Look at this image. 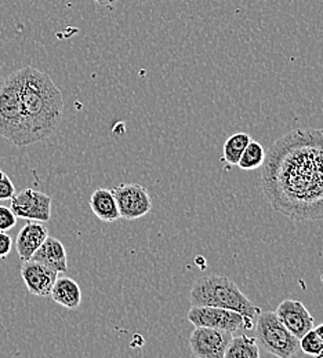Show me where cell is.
<instances>
[{
  "label": "cell",
  "mask_w": 323,
  "mask_h": 358,
  "mask_svg": "<svg viewBox=\"0 0 323 358\" xmlns=\"http://www.w3.org/2000/svg\"><path fill=\"white\" fill-rule=\"evenodd\" d=\"M261 189L282 215L301 221L323 220V130L296 129L266 153Z\"/></svg>",
  "instance_id": "obj_1"
},
{
  "label": "cell",
  "mask_w": 323,
  "mask_h": 358,
  "mask_svg": "<svg viewBox=\"0 0 323 358\" xmlns=\"http://www.w3.org/2000/svg\"><path fill=\"white\" fill-rule=\"evenodd\" d=\"M25 124L27 142L34 145L54 134L62 120L64 99L51 78L32 66L13 72Z\"/></svg>",
  "instance_id": "obj_2"
},
{
  "label": "cell",
  "mask_w": 323,
  "mask_h": 358,
  "mask_svg": "<svg viewBox=\"0 0 323 358\" xmlns=\"http://www.w3.org/2000/svg\"><path fill=\"white\" fill-rule=\"evenodd\" d=\"M192 306H213L235 310L247 320L254 321L260 309L239 289L228 277L210 274L200 277L191 288Z\"/></svg>",
  "instance_id": "obj_3"
},
{
  "label": "cell",
  "mask_w": 323,
  "mask_h": 358,
  "mask_svg": "<svg viewBox=\"0 0 323 358\" xmlns=\"http://www.w3.org/2000/svg\"><path fill=\"white\" fill-rule=\"evenodd\" d=\"M0 136L14 146H28L14 73L0 83Z\"/></svg>",
  "instance_id": "obj_4"
},
{
  "label": "cell",
  "mask_w": 323,
  "mask_h": 358,
  "mask_svg": "<svg viewBox=\"0 0 323 358\" xmlns=\"http://www.w3.org/2000/svg\"><path fill=\"white\" fill-rule=\"evenodd\" d=\"M256 336L267 353L275 357H296L300 352V339L283 325L275 312H267L259 315L256 324Z\"/></svg>",
  "instance_id": "obj_5"
},
{
  "label": "cell",
  "mask_w": 323,
  "mask_h": 358,
  "mask_svg": "<svg viewBox=\"0 0 323 358\" xmlns=\"http://www.w3.org/2000/svg\"><path fill=\"white\" fill-rule=\"evenodd\" d=\"M188 320L195 327H209L231 334L239 329H252L254 325V321L235 310L213 306H192L188 312Z\"/></svg>",
  "instance_id": "obj_6"
},
{
  "label": "cell",
  "mask_w": 323,
  "mask_h": 358,
  "mask_svg": "<svg viewBox=\"0 0 323 358\" xmlns=\"http://www.w3.org/2000/svg\"><path fill=\"white\" fill-rule=\"evenodd\" d=\"M121 218L135 221L152 210V200L145 186L139 183H121L112 189Z\"/></svg>",
  "instance_id": "obj_7"
},
{
  "label": "cell",
  "mask_w": 323,
  "mask_h": 358,
  "mask_svg": "<svg viewBox=\"0 0 323 358\" xmlns=\"http://www.w3.org/2000/svg\"><path fill=\"white\" fill-rule=\"evenodd\" d=\"M51 197L34 189H25L15 192L10 199V208L17 218L36 221V222H48L51 218Z\"/></svg>",
  "instance_id": "obj_8"
},
{
  "label": "cell",
  "mask_w": 323,
  "mask_h": 358,
  "mask_svg": "<svg viewBox=\"0 0 323 358\" xmlns=\"http://www.w3.org/2000/svg\"><path fill=\"white\" fill-rule=\"evenodd\" d=\"M231 339L232 334L228 331L195 327L189 338V349L195 357L224 358Z\"/></svg>",
  "instance_id": "obj_9"
},
{
  "label": "cell",
  "mask_w": 323,
  "mask_h": 358,
  "mask_svg": "<svg viewBox=\"0 0 323 358\" xmlns=\"http://www.w3.org/2000/svg\"><path fill=\"white\" fill-rule=\"evenodd\" d=\"M275 313L283 325L298 339L311 331L315 324L312 314L308 312L303 302L296 299L283 301L277 306Z\"/></svg>",
  "instance_id": "obj_10"
},
{
  "label": "cell",
  "mask_w": 323,
  "mask_h": 358,
  "mask_svg": "<svg viewBox=\"0 0 323 358\" xmlns=\"http://www.w3.org/2000/svg\"><path fill=\"white\" fill-rule=\"evenodd\" d=\"M21 277L29 294L46 298L50 296L53 285L58 278V273L38 261L29 259L21 266Z\"/></svg>",
  "instance_id": "obj_11"
},
{
  "label": "cell",
  "mask_w": 323,
  "mask_h": 358,
  "mask_svg": "<svg viewBox=\"0 0 323 358\" xmlns=\"http://www.w3.org/2000/svg\"><path fill=\"white\" fill-rule=\"evenodd\" d=\"M48 237V229L45 222L29 221L21 227L15 240V250L22 262L29 261L38 248Z\"/></svg>",
  "instance_id": "obj_12"
},
{
  "label": "cell",
  "mask_w": 323,
  "mask_h": 358,
  "mask_svg": "<svg viewBox=\"0 0 323 358\" xmlns=\"http://www.w3.org/2000/svg\"><path fill=\"white\" fill-rule=\"evenodd\" d=\"M34 261H38L48 268L55 270L58 274L68 270V258L64 244L54 237H47L38 251L32 255Z\"/></svg>",
  "instance_id": "obj_13"
},
{
  "label": "cell",
  "mask_w": 323,
  "mask_h": 358,
  "mask_svg": "<svg viewBox=\"0 0 323 358\" xmlns=\"http://www.w3.org/2000/svg\"><path fill=\"white\" fill-rule=\"evenodd\" d=\"M50 298L60 306L75 310L82 303V291L75 280L69 277H61L55 280L50 292Z\"/></svg>",
  "instance_id": "obj_14"
},
{
  "label": "cell",
  "mask_w": 323,
  "mask_h": 358,
  "mask_svg": "<svg viewBox=\"0 0 323 358\" xmlns=\"http://www.w3.org/2000/svg\"><path fill=\"white\" fill-rule=\"evenodd\" d=\"M90 208L94 215L104 222H116L121 218L115 196L112 190L105 187H99L92 192Z\"/></svg>",
  "instance_id": "obj_15"
},
{
  "label": "cell",
  "mask_w": 323,
  "mask_h": 358,
  "mask_svg": "<svg viewBox=\"0 0 323 358\" xmlns=\"http://www.w3.org/2000/svg\"><path fill=\"white\" fill-rule=\"evenodd\" d=\"M260 348L257 339L246 335L232 336L231 342L226 350L224 358H260Z\"/></svg>",
  "instance_id": "obj_16"
},
{
  "label": "cell",
  "mask_w": 323,
  "mask_h": 358,
  "mask_svg": "<svg viewBox=\"0 0 323 358\" xmlns=\"http://www.w3.org/2000/svg\"><path fill=\"white\" fill-rule=\"evenodd\" d=\"M252 141V136L246 133H236L231 135L223 148V160L230 166H238L242 153Z\"/></svg>",
  "instance_id": "obj_17"
},
{
  "label": "cell",
  "mask_w": 323,
  "mask_h": 358,
  "mask_svg": "<svg viewBox=\"0 0 323 358\" xmlns=\"http://www.w3.org/2000/svg\"><path fill=\"white\" fill-rule=\"evenodd\" d=\"M266 160V149L257 141H250L246 146L245 152L238 162V167L243 171H253L263 166Z\"/></svg>",
  "instance_id": "obj_18"
},
{
  "label": "cell",
  "mask_w": 323,
  "mask_h": 358,
  "mask_svg": "<svg viewBox=\"0 0 323 358\" xmlns=\"http://www.w3.org/2000/svg\"><path fill=\"white\" fill-rule=\"evenodd\" d=\"M300 350L307 356L323 358V343L312 328L304 336L300 338Z\"/></svg>",
  "instance_id": "obj_19"
},
{
  "label": "cell",
  "mask_w": 323,
  "mask_h": 358,
  "mask_svg": "<svg viewBox=\"0 0 323 358\" xmlns=\"http://www.w3.org/2000/svg\"><path fill=\"white\" fill-rule=\"evenodd\" d=\"M17 224V217L11 208L0 206V231H7Z\"/></svg>",
  "instance_id": "obj_20"
},
{
  "label": "cell",
  "mask_w": 323,
  "mask_h": 358,
  "mask_svg": "<svg viewBox=\"0 0 323 358\" xmlns=\"http://www.w3.org/2000/svg\"><path fill=\"white\" fill-rule=\"evenodd\" d=\"M15 193V186L8 176L0 170V200H10Z\"/></svg>",
  "instance_id": "obj_21"
},
{
  "label": "cell",
  "mask_w": 323,
  "mask_h": 358,
  "mask_svg": "<svg viewBox=\"0 0 323 358\" xmlns=\"http://www.w3.org/2000/svg\"><path fill=\"white\" fill-rule=\"evenodd\" d=\"M13 248V240L6 231H0V259L6 258Z\"/></svg>",
  "instance_id": "obj_22"
},
{
  "label": "cell",
  "mask_w": 323,
  "mask_h": 358,
  "mask_svg": "<svg viewBox=\"0 0 323 358\" xmlns=\"http://www.w3.org/2000/svg\"><path fill=\"white\" fill-rule=\"evenodd\" d=\"M92 1H95V3H98L99 6H105V7H111V6H114L118 0H92Z\"/></svg>",
  "instance_id": "obj_23"
},
{
  "label": "cell",
  "mask_w": 323,
  "mask_h": 358,
  "mask_svg": "<svg viewBox=\"0 0 323 358\" xmlns=\"http://www.w3.org/2000/svg\"><path fill=\"white\" fill-rule=\"evenodd\" d=\"M315 329V332H317V335L319 336V339L322 341L323 343V324H321V325H318L317 328H314Z\"/></svg>",
  "instance_id": "obj_24"
}]
</instances>
